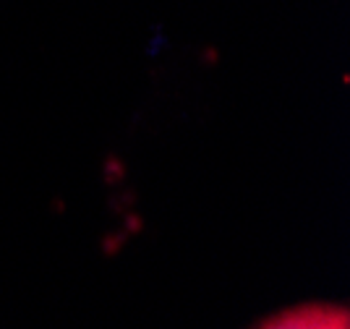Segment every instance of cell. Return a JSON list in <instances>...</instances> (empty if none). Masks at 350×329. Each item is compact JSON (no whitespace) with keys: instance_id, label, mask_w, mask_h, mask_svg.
Wrapping results in <instances>:
<instances>
[{"instance_id":"cell-1","label":"cell","mask_w":350,"mask_h":329,"mask_svg":"<svg viewBox=\"0 0 350 329\" xmlns=\"http://www.w3.org/2000/svg\"><path fill=\"white\" fill-rule=\"evenodd\" d=\"M256 329H350V311L340 303H306L269 316Z\"/></svg>"}]
</instances>
